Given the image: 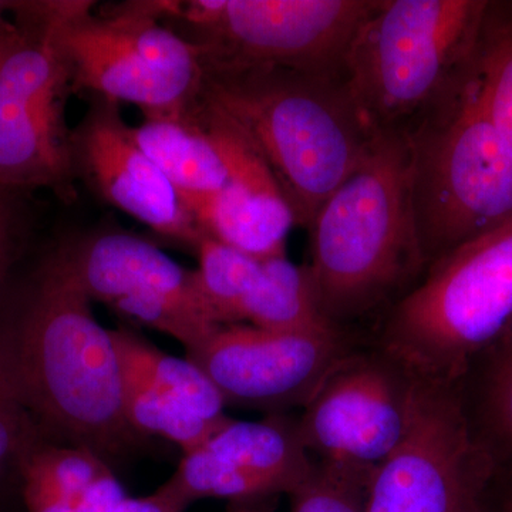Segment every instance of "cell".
Segmentation results:
<instances>
[{
    "label": "cell",
    "mask_w": 512,
    "mask_h": 512,
    "mask_svg": "<svg viewBox=\"0 0 512 512\" xmlns=\"http://www.w3.org/2000/svg\"><path fill=\"white\" fill-rule=\"evenodd\" d=\"M62 248L46 259L20 315L0 332V357L36 424L110 456L133 439L111 330Z\"/></svg>",
    "instance_id": "6da1fadb"
},
{
    "label": "cell",
    "mask_w": 512,
    "mask_h": 512,
    "mask_svg": "<svg viewBox=\"0 0 512 512\" xmlns=\"http://www.w3.org/2000/svg\"><path fill=\"white\" fill-rule=\"evenodd\" d=\"M202 64L201 99L251 141L281 185L296 225L308 229L376 138L348 87L265 64Z\"/></svg>",
    "instance_id": "7a4b0ae2"
},
{
    "label": "cell",
    "mask_w": 512,
    "mask_h": 512,
    "mask_svg": "<svg viewBox=\"0 0 512 512\" xmlns=\"http://www.w3.org/2000/svg\"><path fill=\"white\" fill-rule=\"evenodd\" d=\"M412 163L409 138L377 136L308 228L306 266L333 326L373 311L427 268L414 228Z\"/></svg>",
    "instance_id": "3957f363"
},
{
    "label": "cell",
    "mask_w": 512,
    "mask_h": 512,
    "mask_svg": "<svg viewBox=\"0 0 512 512\" xmlns=\"http://www.w3.org/2000/svg\"><path fill=\"white\" fill-rule=\"evenodd\" d=\"M487 0H379L357 33L348 87L373 137L410 138L474 83Z\"/></svg>",
    "instance_id": "277c9868"
},
{
    "label": "cell",
    "mask_w": 512,
    "mask_h": 512,
    "mask_svg": "<svg viewBox=\"0 0 512 512\" xmlns=\"http://www.w3.org/2000/svg\"><path fill=\"white\" fill-rule=\"evenodd\" d=\"M181 2H126L94 13L89 0H47L72 92L136 104L147 114L185 111L200 96L201 49L161 20Z\"/></svg>",
    "instance_id": "5b68a950"
},
{
    "label": "cell",
    "mask_w": 512,
    "mask_h": 512,
    "mask_svg": "<svg viewBox=\"0 0 512 512\" xmlns=\"http://www.w3.org/2000/svg\"><path fill=\"white\" fill-rule=\"evenodd\" d=\"M512 329V224L441 256L404 293L386 343L416 379L451 384Z\"/></svg>",
    "instance_id": "8992f818"
},
{
    "label": "cell",
    "mask_w": 512,
    "mask_h": 512,
    "mask_svg": "<svg viewBox=\"0 0 512 512\" xmlns=\"http://www.w3.org/2000/svg\"><path fill=\"white\" fill-rule=\"evenodd\" d=\"M409 140L414 228L427 268L512 224V151L481 110L476 82Z\"/></svg>",
    "instance_id": "52a82bcc"
},
{
    "label": "cell",
    "mask_w": 512,
    "mask_h": 512,
    "mask_svg": "<svg viewBox=\"0 0 512 512\" xmlns=\"http://www.w3.org/2000/svg\"><path fill=\"white\" fill-rule=\"evenodd\" d=\"M72 93L47 0L16 2L0 25V190L72 194Z\"/></svg>",
    "instance_id": "ba28073f"
},
{
    "label": "cell",
    "mask_w": 512,
    "mask_h": 512,
    "mask_svg": "<svg viewBox=\"0 0 512 512\" xmlns=\"http://www.w3.org/2000/svg\"><path fill=\"white\" fill-rule=\"evenodd\" d=\"M495 473L451 384L416 379L406 431L373 474L367 512H478Z\"/></svg>",
    "instance_id": "9c48e42d"
},
{
    "label": "cell",
    "mask_w": 512,
    "mask_h": 512,
    "mask_svg": "<svg viewBox=\"0 0 512 512\" xmlns=\"http://www.w3.org/2000/svg\"><path fill=\"white\" fill-rule=\"evenodd\" d=\"M379 0H220L188 42L202 59L284 67L345 83L353 42Z\"/></svg>",
    "instance_id": "30bf717a"
},
{
    "label": "cell",
    "mask_w": 512,
    "mask_h": 512,
    "mask_svg": "<svg viewBox=\"0 0 512 512\" xmlns=\"http://www.w3.org/2000/svg\"><path fill=\"white\" fill-rule=\"evenodd\" d=\"M217 387L225 407L275 410L308 404L342 366L339 332L284 333L224 326L187 352Z\"/></svg>",
    "instance_id": "8fae6325"
},
{
    "label": "cell",
    "mask_w": 512,
    "mask_h": 512,
    "mask_svg": "<svg viewBox=\"0 0 512 512\" xmlns=\"http://www.w3.org/2000/svg\"><path fill=\"white\" fill-rule=\"evenodd\" d=\"M74 177L157 235L197 251L202 232L170 181L137 146L116 101L92 97L72 130Z\"/></svg>",
    "instance_id": "7c38bea8"
},
{
    "label": "cell",
    "mask_w": 512,
    "mask_h": 512,
    "mask_svg": "<svg viewBox=\"0 0 512 512\" xmlns=\"http://www.w3.org/2000/svg\"><path fill=\"white\" fill-rule=\"evenodd\" d=\"M228 167V183L190 208L202 235L264 261L286 254L295 214L269 165L244 134L204 100L192 103Z\"/></svg>",
    "instance_id": "4fadbf2b"
},
{
    "label": "cell",
    "mask_w": 512,
    "mask_h": 512,
    "mask_svg": "<svg viewBox=\"0 0 512 512\" xmlns=\"http://www.w3.org/2000/svg\"><path fill=\"white\" fill-rule=\"evenodd\" d=\"M407 426V387L375 365L340 366L306 404L298 430L323 461L377 468Z\"/></svg>",
    "instance_id": "5bb4252c"
},
{
    "label": "cell",
    "mask_w": 512,
    "mask_h": 512,
    "mask_svg": "<svg viewBox=\"0 0 512 512\" xmlns=\"http://www.w3.org/2000/svg\"><path fill=\"white\" fill-rule=\"evenodd\" d=\"M62 249L92 301L109 306L128 295L164 296L197 306L211 318L195 271L146 239L128 232H101Z\"/></svg>",
    "instance_id": "9a60e30c"
},
{
    "label": "cell",
    "mask_w": 512,
    "mask_h": 512,
    "mask_svg": "<svg viewBox=\"0 0 512 512\" xmlns=\"http://www.w3.org/2000/svg\"><path fill=\"white\" fill-rule=\"evenodd\" d=\"M130 133L173 185L188 211L227 185L224 157L195 116L192 104L181 113L147 114L140 126H130Z\"/></svg>",
    "instance_id": "2e32d148"
},
{
    "label": "cell",
    "mask_w": 512,
    "mask_h": 512,
    "mask_svg": "<svg viewBox=\"0 0 512 512\" xmlns=\"http://www.w3.org/2000/svg\"><path fill=\"white\" fill-rule=\"evenodd\" d=\"M200 448L264 481L272 493H293L315 468L298 427L291 429L281 421L228 417Z\"/></svg>",
    "instance_id": "e0dca14e"
},
{
    "label": "cell",
    "mask_w": 512,
    "mask_h": 512,
    "mask_svg": "<svg viewBox=\"0 0 512 512\" xmlns=\"http://www.w3.org/2000/svg\"><path fill=\"white\" fill-rule=\"evenodd\" d=\"M244 320L272 332H338L320 311L308 266L293 264L286 254L261 262L245 301Z\"/></svg>",
    "instance_id": "ac0fdd59"
},
{
    "label": "cell",
    "mask_w": 512,
    "mask_h": 512,
    "mask_svg": "<svg viewBox=\"0 0 512 512\" xmlns=\"http://www.w3.org/2000/svg\"><path fill=\"white\" fill-rule=\"evenodd\" d=\"M111 338L123 372L151 384L204 419L215 423L227 419L217 387L188 357L161 352L128 330H111Z\"/></svg>",
    "instance_id": "d6986e66"
},
{
    "label": "cell",
    "mask_w": 512,
    "mask_h": 512,
    "mask_svg": "<svg viewBox=\"0 0 512 512\" xmlns=\"http://www.w3.org/2000/svg\"><path fill=\"white\" fill-rule=\"evenodd\" d=\"M474 82L481 110L512 151V0H487Z\"/></svg>",
    "instance_id": "ffe728a7"
},
{
    "label": "cell",
    "mask_w": 512,
    "mask_h": 512,
    "mask_svg": "<svg viewBox=\"0 0 512 512\" xmlns=\"http://www.w3.org/2000/svg\"><path fill=\"white\" fill-rule=\"evenodd\" d=\"M197 284L218 326L244 322V306L261 271L259 259L202 235L197 247Z\"/></svg>",
    "instance_id": "44dd1931"
},
{
    "label": "cell",
    "mask_w": 512,
    "mask_h": 512,
    "mask_svg": "<svg viewBox=\"0 0 512 512\" xmlns=\"http://www.w3.org/2000/svg\"><path fill=\"white\" fill-rule=\"evenodd\" d=\"M123 410L134 433L156 434L177 444L184 454L204 446L228 419L220 423L204 419L183 403L126 372H123Z\"/></svg>",
    "instance_id": "7402d4cb"
},
{
    "label": "cell",
    "mask_w": 512,
    "mask_h": 512,
    "mask_svg": "<svg viewBox=\"0 0 512 512\" xmlns=\"http://www.w3.org/2000/svg\"><path fill=\"white\" fill-rule=\"evenodd\" d=\"M109 468L99 454L84 447L53 446L37 441L20 463L23 488L60 495L76 503L93 480Z\"/></svg>",
    "instance_id": "603a6c76"
},
{
    "label": "cell",
    "mask_w": 512,
    "mask_h": 512,
    "mask_svg": "<svg viewBox=\"0 0 512 512\" xmlns=\"http://www.w3.org/2000/svg\"><path fill=\"white\" fill-rule=\"evenodd\" d=\"M487 367L478 404V439L497 471L512 470V329L498 345Z\"/></svg>",
    "instance_id": "cb8c5ba5"
},
{
    "label": "cell",
    "mask_w": 512,
    "mask_h": 512,
    "mask_svg": "<svg viewBox=\"0 0 512 512\" xmlns=\"http://www.w3.org/2000/svg\"><path fill=\"white\" fill-rule=\"evenodd\" d=\"M375 471L323 461L291 493L292 512H367Z\"/></svg>",
    "instance_id": "d4e9b609"
},
{
    "label": "cell",
    "mask_w": 512,
    "mask_h": 512,
    "mask_svg": "<svg viewBox=\"0 0 512 512\" xmlns=\"http://www.w3.org/2000/svg\"><path fill=\"white\" fill-rule=\"evenodd\" d=\"M36 421L0 357V478L19 471L23 457L37 443Z\"/></svg>",
    "instance_id": "484cf974"
},
{
    "label": "cell",
    "mask_w": 512,
    "mask_h": 512,
    "mask_svg": "<svg viewBox=\"0 0 512 512\" xmlns=\"http://www.w3.org/2000/svg\"><path fill=\"white\" fill-rule=\"evenodd\" d=\"M20 194L22 192L0 190V286L12 266L25 229Z\"/></svg>",
    "instance_id": "4316f807"
},
{
    "label": "cell",
    "mask_w": 512,
    "mask_h": 512,
    "mask_svg": "<svg viewBox=\"0 0 512 512\" xmlns=\"http://www.w3.org/2000/svg\"><path fill=\"white\" fill-rule=\"evenodd\" d=\"M127 498L123 485L111 473L110 468H106L79 495L74 504L79 512H117Z\"/></svg>",
    "instance_id": "83f0119b"
},
{
    "label": "cell",
    "mask_w": 512,
    "mask_h": 512,
    "mask_svg": "<svg viewBox=\"0 0 512 512\" xmlns=\"http://www.w3.org/2000/svg\"><path fill=\"white\" fill-rule=\"evenodd\" d=\"M188 505L187 498L168 480L147 497H128L117 512H184Z\"/></svg>",
    "instance_id": "f1b7e54d"
},
{
    "label": "cell",
    "mask_w": 512,
    "mask_h": 512,
    "mask_svg": "<svg viewBox=\"0 0 512 512\" xmlns=\"http://www.w3.org/2000/svg\"><path fill=\"white\" fill-rule=\"evenodd\" d=\"M26 512H79L76 504L60 495L23 488Z\"/></svg>",
    "instance_id": "f546056e"
},
{
    "label": "cell",
    "mask_w": 512,
    "mask_h": 512,
    "mask_svg": "<svg viewBox=\"0 0 512 512\" xmlns=\"http://www.w3.org/2000/svg\"><path fill=\"white\" fill-rule=\"evenodd\" d=\"M15 2H8V0H0V25L12 15Z\"/></svg>",
    "instance_id": "4dcf8cb0"
},
{
    "label": "cell",
    "mask_w": 512,
    "mask_h": 512,
    "mask_svg": "<svg viewBox=\"0 0 512 512\" xmlns=\"http://www.w3.org/2000/svg\"><path fill=\"white\" fill-rule=\"evenodd\" d=\"M497 512H512V490L505 494L503 501L498 505Z\"/></svg>",
    "instance_id": "1f68e13d"
}]
</instances>
